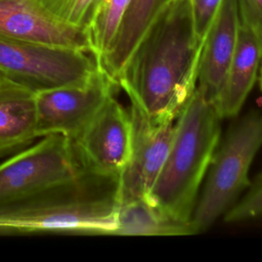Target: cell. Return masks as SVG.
I'll return each mask as SVG.
<instances>
[{
	"label": "cell",
	"instance_id": "obj_13",
	"mask_svg": "<svg viewBox=\"0 0 262 262\" xmlns=\"http://www.w3.org/2000/svg\"><path fill=\"white\" fill-rule=\"evenodd\" d=\"M38 138L35 91L3 76L0 78V158L15 154Z\"/></svg>",
	"mask_w": 262,
	"mask_h": 262
},
{
	"label": "cell",
	"instance_id": "obj_19",
	"mask_svg": "<svg viewBox=\"0 0 262 262\" xmlns=\"http://www.w3.org/2000/svg\"><path fill=\"white\" fill-rule=\"evenodd\" d=\"M199 42L204 41L223 0H187Z\"/></svg>",
	"mask_w": 262,
	"mask_h": 262
},
{
	"label": "cell",
	"instance_id": "obj_2",
	"mask_svg": "<svg viewBox=\"0 0 262 262\" xmlns=\"http://www.w3.org/2000/svg\"><path fill=\"white\" fill-rule=\"evenodd\" d=\"M115 181L88 173L47 189L0 202V234L114 235Z\"/></svg>",
	"mask_w": 262,
	"mask_h": 262
},
{
	"label": "cell",
	"instance_id": "obj_21",
	"mask_svg": "<svg viewBox=\"0 0 262 262\" xmlns=\"http://www.w3.org/2000/svg\"><path fill=\"white\" fill-rule=\"evenodd\" d=\"M260 76H259V84H260V89L262 91V60H261V64H260Z\"/></svg>",
	"mask_w": 262,
	"mask_h": 262
},
{
	"label": "cell",
	"instance_id": "obj_4",
	"mask_svg": "<svg viewBox=\"0 0 262 262\" xmlns=\"http://www.w3.org/2000/svg\"><path fill=\"white\" fill-rule=\"evenodd\" d=\"M261 146L262 111H254L243 117L217 146L191 217L198 232L225 214L250 186L249 169Z\"/></svg>",
	"mask_w": 262,
	"mask_h": 262
},
{
	"label": "cell",
	"instance_id": "obj_9",
	"mask_svg": "<svg viewBox=\"0 0 262 262\" xmlns=\"http://www.w3.org/2000/svg\"><path fill=\"white\" fill-rule=\"evenodd\" d=\"M129 159L115 181L117 204L148 196L166 161L174 133V122H154L131 105Z\"/></svg>",
	"mask_w": 262,
	"mask_h": 262
},
{
	"label": "cell",
	"instance_id": "obj_16",
	"mask_svg": "<svg viewBox=\"0 0 262 262\" xmlns=\"http://www.w3.org/2000/svg\"><path fill=\"white\" fill-rule=\"evenodd\" d=\"M131 0H99L87 25L91 53L98 59L112 44Z\"/></svg>",
	"mask_w": 262,
	"mask_h": 262
},
{
	"label": "cell",
	"instance_id": "obj_22",
	"mask_svg": "<svg viewBox=\"0 0 262 262\" xmlns=\"http://www.w3.org/2000/svg\"><path fill=\"white\" fill-rule=\"evenodd\" d=\"M3 76H4V75H3V74L0 72V78H1V77H3Z\"/></svg>",
	"mask_w": 262,
	"mask_h": 262
},
{
	"label": "cell",
	"instance_id": "obj_3",
	"mask_svg": "<svg viewBox=\"0 0 262 262\" xmlns=\"http://www.w3.org/2000/svg\"><path fill=\"white\" fill-rule=\"evenodd\" d=\"M220 120L214 104L195 88L174 122L171 145L149 196L180 220L191 221L201 184L220 141Z\"/></svg>",
	"mask_w": 262,
	"mask_h": 262
},
{
	"label": "cell",
	"instance_id": "obj_18",
	"mask_svg": "<svg viewBox=\"0 0 262 262\" xmlns=\"http://www.w3.org/2000/svg\"><path fill=\"white\" fill-rule=\"evenodd\" d=\"M262 216V172L250 184L249 190L224 214L226 222H238Z\"/></svg>",
	"mask_w": 262,
	"mask_h": 262
},
{
	"label": "cell",
	"instance_id": "obj_7",
	"mask_svg": "<svg viewBox=\"0 0 262 262\" xmlns=\"http://www.w3.org/2000/svg\"><path fill=\"white\" fill-rule=\"evenodd\" d=\"M117 87L100 70L85 83L35 91L37 136L59 134L75 139Z\"/></svg>",
	"mask_w": 262,
	"mask_h": 262
},
{
	"label": "cell",
	"instance_id": "obj_12",
	"mask_svg": "<svg viewBox=\"0 0 262 262\" xmlns=\"http://www.w3.org/2000/svg\"><path fill=\"white\" fill-rule=\"evenodd\" d=\"M262 60V40L242 23L235 51L214 104L219 117H235L253 89Z\"/></svg>",
	"mask_w": 262,
	"mask_h": 262
},
{
	"label": "cell",
	"instance_id": "obj_15",
	"mask_svg": "<svg viewBox=\"0 0 262 262\" xmlns=\"http://www.w3.org/2000/svg\"><path fill=\"white\" fill-rule=\"evenodd\" d=\"M191 221H183L143 196L117 204L114 235H189L196 233Z\"/></svg>",
	"mask_w": 262,
	"mask_h": 262
},
{
	"label": "cell",
	"instance_id": "obj_10",
	"mask_svg": "<svg viewBox=\"0 0 262 262\" xmlns=\"http://www.w3.org/2000/svg\"><path fill=\"white\" fill-rule=\"evenodd\" d=\"M0 37L91 53L86 31L56 18L39 0H0Z\"/></svg>",
	"mask_w": 262,
	"mask_h": 262
},
{
	"label": "cell",
	"instance_id": "obj_14",
	"mask_svg": "<svg viewBox=\"0 0 262 262\" xmlns=\"http://www.w3.org/2000/svg\"><path fill=\"white\" fill-rule=\"evenodd\" d=\"M173 1L131 0L112 44L98 59L100 70L116 84L137 47Z\"/></svg>",
	"mask_w": 262,
	"mask_h": 262
},
{
	"label": "cell",
	"instance_id": "obj_6",
	"mask_svg": "<svg viewBox=\"0 0 262 262\" xmlns=\"http://www.w3.org/2000/svg\"><path fill=\"white\" fill-rule=\"evenodd\" d=\"M85 173L72 138L43 136L0 164V202L72 181Z\"/></svg>",
	"mask_w": 262,
	"mask_h": 262
},
{
	"label": "cell",
	"instance_id": "obj_11",
	"mask_svg": "<svg viewBox=\"0 0 262 262\" xmlns=\"http://www.w3.org/2000/svg\"><path fill=\"white\" fill-rule=\"evenodd\" d=\"M241 25L238 0H223L202 42L196 90L215 104L232 60Z\"/></svg>",
	"mask_w": 262,
	"mask_h": 262
},
{
	"label": "cell",
	"instance_id": "obj_8",
	"mask_svg": "<svg viewBox=\"0 0 262 262\" xmlns=\"http://www.w3.org/2000/svg\"><path fill=\"white\" fill-rule=\"evenodd\" d=\"M73 140L86 173L116 181L130 155V113L113 94Z\"/></svg>",
	"mask_w": 262,
	"mask_h": 262
},
{
	"label": "cell",
	"instance_id": "obj_5",
	"mask_svg": "<svg viewBox=\"0 0 262 262\" xmlns=\"http://www.w3.org/2000/svg\"><path fill=\"white\" fill-rule=\"evenodd\" d=\"M99 71L90 52L0 37V72L34 91L85 83Z\"/></svg>",
	"mask_w": 262,
	"mask_h": 262
},
{
	"label": "cell",
	"instance_id": "obj_17",
	"mask_svg": "<svg viewBox=\"0 0 262 262\" xmlns=\"http://www.w3.org/2000/svg\"><path fill=\"white\" fill-rule=\"evenodd\" d=\"M99 0H39L53 16L63 23L86 31L93 10Z\"/></svg>",
	"mask_w": 262,
	"mask_h": 262
},
{
	"label": "cell",
	"instance_id": "obj_20",
	"mask_svg": "<svg viewBox=\"0 0 262 262\" xmlns=\"http://www.w3.org/2000/svg\"><path fill=\"white\" fill-rule=\"evenodd\" d=\"M241 23L262 40V0H238Z\"/></svg>",
	"mask_w": 262,
	"mask_h": 262
},
{
	"label": "cell",
	"instance_id": "obj_1",
	"mask_svg": "<svg viewBox=\"0 0 262 262\" xmlns=\"http://www.w3.org/2000/svg\"><path fill=\"white\" fill-rule=\"evenodd\" d=\"M202 44L187 0H174L117 79L131 105L154 122H174L196 88Z\"/></svg>",
	"mask_w": 262,
	"mask_h": 262
}]
</instances>
